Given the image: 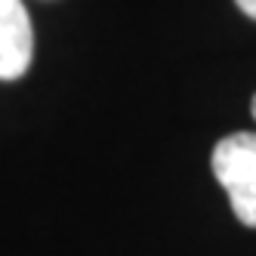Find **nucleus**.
Here are the masks:
<instances>
[{
    "label": "nucleus",
    "instance_id": "nucleus-1",
    "mask_svg": "<svg viewBox=\"0 0 256 256\" xmlns=\"http://www.w3.org/2000/svg\"><path fill=\"white\" fill-rule=\"evenodd\" d=\"M213 176L226 188L234 216L256 228V133H232L213 148Z\"/></svg>",
    "mask_w": 256,
    "mask_h": 256
},
{
    "label": "nucleus",
    "instance_id": "nucleus-2",
    "mask_svg": "<svg viewBox=\"0 0 256 256\" xmlns=\"http://www.w3.org/2000/svg\"><path fill=\"white\" fill-rule=\"evenodd\" d=\"M34 28L22 0H0V80H19L31 68Z\"/></svg>",
    "mask_w": 256,
    "mask_h": 256
},
{
    "label": "nucleus",
    "instance_id": "nucleus-3",
    "mask_svg": "<svg viewBox=\"0 0 256 256\" xmlns=\"http://www.w3.org/2000/svg\"><path fill=\"white\" fill-rule=\"evenodd\" d=\"M234 4L241 6V12H244V16H250V19L256 22V0H234Z\"/></svg>",
    "mask_w": 256,
    "mask_h": 256
},
{
    "label": "nucleus",
    "instance_id": "nucleus-4",
    "mask_svg": "<svg viewBox=\"0 0 256 256\" xmlns=\"http://www.w3.org/2000/svg\"><path fill=\"white\" fill-rule=\"evenodd\" d=\"M253 120H256V96H253Z\"/></svg>",
    "mask_w": 256,
    "mask_h": 256
}]
</instances>
